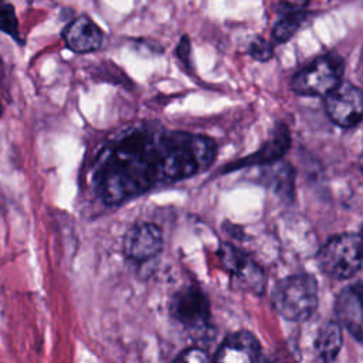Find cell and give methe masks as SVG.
Segmentation results:
<instances>
[{"label":"cell","instance_id":"obj_8","mask_svg":"<svg viewBox=\"0 0 363 363\" xmlns=\"http://www.w3.org/2000/svg\"><path fill=\"white\" fill-rule=\"evenodd\" d=\"M163 248L162 228L153 223L135 224L123 237V252L133 261H147Z\"/></svg>","mask_w":363,"mask_h":363},{"label":"cell","instance_id":"obj_11","mask_svg":"<svg viewBox=\"0 0 363 363\" xmlns=\"http://www.w3.org/2000/svg\"><path fill=\"white\" fill-rule=\"evenodd\" d=\"M67 47L74 52H91L98 50L104 41V33L99 26L82 14L74 18L62 33Z\"/></svg>","mask_w":363,"mask_h":363},{"label":"cell","instance_id":"obj_5","mask_svg":"<svg viewBox=\"0 0 363 363\" xmlns=\"http://www.w3.org/2000/svg\"><path fill=\"white\" fill-rule=\"evenodd\" d=\"M169 311L172 318L191 333L204 335L211 329L210 303L197 285L179 289L172 296Z\"/></svg>","mask_w":363,"mask_h":363},{"label":"cell","instance_id":"obj_10","mask_svg":"<svg viewBox=\"0 0 363 363\" xmlns=\"http://www.w3.org/2000/svg\"><path fill=\"white\" fill-rule=\"evenodd\" d=\"M335 313L340 326L363 342V282L343 288L335 301Z\"/></svg>","mask_w":363,"mask_h":363},{"label":"cell","instance_id":"obj_2","mask_svg":"<svg viewBox=\"0 0 363 363\" xmlns=\"http://www.w3.org/2000/svg\"><path fill=\"white\" fill-rule=\"evenodd\" d=\"M271 301L275 311L286 320H306L318 308V282L309 274L285 277L272 288Z\"/></svg>","mask_w":363,"mask_h":363},{"label":"cell","instance_id":"obj_3","mask_svg":"<svg viewBox=\"0 0 363 363\" xmlns=\"http://www.w3.org/2000/svg\"><path fill=\"white\" fill-rule=\"evenodd\" d=\"M318 265L322 272L333 279L352 278L363 265L360 238L353 233L330 237L318 251Z\"/></svg>","mask_w":363,"mask_h":363},{"label":"cell","instance_id":"obj_19","mask_svg":"<svg viewBox=\"0 0 363 363\" xmlns=\"http://www.w3.org/2000/svg\"><path fill=\"white\" fill-rule=\"evenodd\" d=\"M357 235H359V238H360V244H362V250H363V225H362V228H360V233H359Z\"/></svg>","mask_w":363,"mask_h":363},{"label":"cell","instance_id":"obj_18","mask_svg":"<svg viewBox=\"0 0 363 363\" xmlns=\"http://www.w3.org/2000/svg\"><path fill=\"white\" fill-rule=\"evenodd\" d=\"M248 52L252 58L258 60V61H267L272 57V52H274V48L272 45L264 40V38H255L251 44H250V48H248Z\"/></svg>","mask_w":363,"mask_h":363},{"label":"cell","instance_id":"obj_16","mask_svg":"<svg viewBox=\"0 0 363 363\" xmlns=\"http://www.w3.org/2000/svg\"><path fill=\"white\" fill-rule=\"evenodd\" d=\"M0 30L14 38L18 37V21L16 11L9 3H0Z\"/></svg>","mask_w":363,"mask_h":363},{"label":"cell","instance_id":"obj_6","mask_svg":"<svg viewBox=\"0 0 363 363\" xmlns=\"http://www.w3.org/2000/svg\"><path fill=\"white\" fill-rule=\"evenodd\" d=\"M329 119L340 128H354L363 119V91L352 82H340L325 96Z\"/></svg>","mask_w":363,"mask_h":363},{"label":"cell","instance_id":"obj_4","mask_svg":"<svg viewBox=\"0 0 363 363\" xmlns=\"http://www.w3.org/2000/svg\"><path fill=\"white\" fill-rule=\"evenodd\" d=\"M343 68L339 54L326 52L299 69L291 79V88L296 95L326 96L340 84Z\"/></svg>","mask_w":363,"mask_h":363},{"label":"cell","instance_id":"obj_12","mask_svg":"<svg viewBox=\"0 0 363 363\" xmlns=\"http://www.w3.org/2000/svg\"><path fill=\"white\" fill-rule=\"evenodd\" d=\"M289 145H291L289 130L285 125L279 123L275 128L271 138L261 146V149L257 153H254V155H251V156H248V157H245V159H242V160H240L234 164H230L227 169H230V170L234 169L235 170L241 166L275 163L285 155V152L289 149Z\"/></svg>","mask_w":363,"mask_h":363},{"label":"cell","instance_id":"obj_20","mask_svg":"<svg viewBox=\"0 0 363 363\" xmlns=\"http://www.w3.org/2000/svg\"><path fill=\"white\" fill-rule=\"evenodd\" d=\"M359 166H360V169H362V172H363V153H362L360 157H359Z\"/></svg>","mask_w":363,"mask_h":363},{"label":"cell","instance_id":"obj_9","mask_svg":"<svg viewBox=\"0 0 363 363\" xmlns=\"http://www.w3.org/2000/svg\"><path fill=\"white\" fill-rule=\"evenodd\" d=\"M213 363H267L258 339L248 330L230 333L218 347Z\"/></svg>","mask_w":363,"mask_h":363},{"label":"cell","instance_id":"obj_7","mask_svg":"<svg viewBox=\"0 0 363 363\" xmlns=\"http://www.w3.org/2000/svg\"><path fill=\"white\" fill-rule=\"evenodd\" d=\"M221 265L234 277L244 291L261 295L265 289L267 277L262 268L255 264L244 251L228 242H221L217 250Z\"/></svg>","mask_w":363,"mask_h":363},{"label":"cell","instance_id":"obj_17","mask_svg":"<svg viewBox=\"0 0 363 363\" xmlns=\"http://www.w3.org/2000/svg\"><path fill=\"white\" fill-rule=\"evenodd\" d=\"M173 363H210V359L206 350H203L201 347L193 346L182 350L176 356Z\"/></svg>","mask_w":363,"mask_h":363},{"label":"cell","instance_id":"obj_13","mask_svg":"<svg viewBox=\"0 0 363 363\" xmlns=\"http://www.w3.org/2000/svg\"><path fill=\"white\" fill-rule=\"evenodd\" d=\"M342 345H343V332H342L340 323L336 320L325 322L319 328L313 342L315 352L323 363H332L337 357L342 349Z\"/></svg>","mask_w":363,"mask_h":363},{"label":"cell","instance_id":"obj_15","mask_svg":"<svg viewBox=\"0 0 363 363\" xmlns=\"http://www.w3.org/2000/svg\"><path fill=\"white\" fill-rule=\"evenodd\" d=\"M271 166V179L269 183H272L274 190L277 193L285 194L289 197L294 191V169L288 163H272Z\"/></svg>","mask_w":363,"mask_h":363},{"label":"cell","instance_id":"obj_1","mask_svg":"<svg viewBox=\"0 0 363 363\" xmlns=\"http://www.w3.org/2000/svg\"><path fill=\"white\" fill-rule=\"evenodd\" d=\"M216 156L217 145L208 136L135 126L101 149L92 164V187L105 204H121L206 172Z\"/></svg>","mask_w":363,"mask_h":363},{"label":"cell","instance_id":"obj_21","mask_svg":"<svg viewBox=\"0 0 363 363\" xmlns=\"http://www.w3.org/2000/svg\"><path fill=\"white\" fill-rule=\"evenodd\" d=\"M1 113H3V105H1V101H0V116H1Z\"/></svg>","mask_w":363,"mask_h":363},{"label":"cell","instance_id":"obj_14","mask_svg":"<svg viewBox=\"0 0 363 363\" xmlns=\"http://www.w3.org/2000/svg\"><path fill=\"white\" fill-rule=\"evenodd\" d=\"M308 16L306 11H291V13H284L282 18L277 21L274 30H272V38L277 43H285L289 38L294 37V34L298 31L301 27L302 21Z\"/></svg>","mask_w":363,"mask_h":363}]
</instances>
